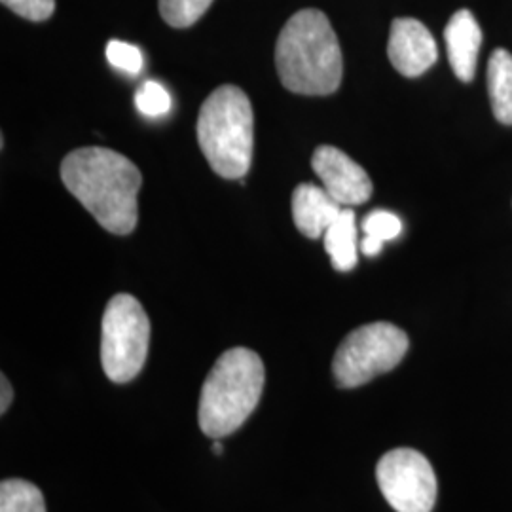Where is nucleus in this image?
I'll list each match as a JSON object with an SVG mask.
<instances>
[{"label": "nucleus", "mask_w": 512, "mask_h": 512, "mask_svg": "<svg viewBox=\"0 0 512 512\" xmlns=\"http://www.w3.org/2000/svg\"><path fill=\"white\" fill-rule=\"evenodd\" d=\"M61 179L107 232L126 236L135 230L143 177L126 156L110 148H78L65 156Z\"/></svg>", "instance_id": "obj_1"}, {"label": "nucleus", "mask_w": 512, "mask_h": 512, "mask_svg": "<svg viewBox=\"0 0 512 512\" xmlns=\"http://www.w3.org/2000/svg\"><path fill=\"white\" fill-rule=\"evenodd\" d=\"M135 105L141 114L158 118L167 114L173 103H171V95L162 84L148 80L139 88V92L135 93Z\"/></svg>", "instance_id": "obj_17"}, {"label": "nucleus", "mask_w": 512, "mask_h": 512, "mask_svg": "<svg viewBox=\"0 0 512 512\" xmlns=\"http://www.w3.org/2000/svg\"><path fill=\"white\" fill-rule=\"evenodd\" d=\"M150 342V321L141 302L131 294L110 298L103 315L101 363L114 384H126L143 370Z\"/></svg>", "instance_id": "obj_5"}, {"label": "nucleus", "mask_w": 512, "mask_h": 512, "mask_svg": "<svg viewBox=\"0 0 512 512\" xmlns=\"http://www.w3.org/2000/svg\"><path fill=\"white\" fill-rule=\"evenodd\" d=\"M275 65L281 84L289 92H336L344 76V57L329 18L313 8L296 12L277 38Z\"/></svg>", "instance_id": "obj_2"}, {"label": "nucleus", "mask_w": 512, "mask_h": 512, "mask_svg": "<svg viewBox=\"0 0 512 512\" xmlns=\"http://www.w3.org/2000/svg\"><path fill=\"white\" fill-rule=\"evenodd\" d=\"M213 0H160V14L171 27L194 25L209 10Z\"/></svg>", "instance_id": "obj_16"}, {"label": "nucleus", "mask_w": 512, "mask_h": 512, "mask_svg": "<svg viewBox=\"0 0 512 512\" xmlns=\"http://www.w3.org/2000/svg\"><path fill=\"white\" fill-rule=\"evenodd\" d=\"M2 4L29 21H46L55 12V0H2Z\"/></svg>", "instance_id": "obj_19"}, {"label": "nucleus", "mask_w": 512, "mask_h": 512, "mask_svg": "<svg viewBox=\"0 0 512 512\" xmlns=\"http://www.w3.org/2000/svg\"><path fill=\"white\" fill-rule=\"evenodd\" d=\"M387 55L393 67L408 78L427 73L439 59V46L431 31L412 18H399L391 25Z\"/></svg>", "instance_id": "obj_9"}, {"label": "nucleus", "mask_w": 512, "mask_h": 512, "mask_svg": "<svg viewBox=\"0 0 512 512\" xmlns=\"http://www.w3.org/2000/svg\"><path fill=\"white\" fill-rule=\"evenodd\" d=\"M0 512H46L44 495L27 480H4L0 484Z\"/></svg>", "instance_id": "obj_15"}, {"label": "nucleus", "mask_w": 512, "mask_h": 512, "mask_svg": "<svg viewBox=\"0 0 512 512\" xmlns=\"http://www.w3.org/2000/svg\"><path fill=\"white\" fill-rule=\"evenodd\" d=\"M266 372L262 359L247 348L228 349L205 378L200 399V427L211 439L228 437L255 412Z\"/></svg>", "instance_id": "obj_3"}, {"label": "nucleus", "mask_w": 512, "mask_h": 512, "mask_svg": "<svg viewBox=\"0 0 512 512\" xmlns=\"http://www.w3.org/2000/svg\"><path fill=\"white\" fill-rule=\"evenodd\" d=\"M323 243L330 256L334 270L351 272L359 262V239H357V220L351 209L340 213L323 234Z\"/></svg>", "instance_id": "obj_12"}, {"label": "nucleus", "mask_w": 512, "mask_h": 512, "mask_svg": "<svg viewBox=\"0 0 512 512\" xmlns=\"http://www.w3.org/2000/svg\"><path fill=\"white\" fill-rule=\"evenodd\" d=\"M444 40L454 73L461 82H471L475 78L476 61L482 46V29L473 12H456L444 29Z\"/></svg>", "instance_id": "obj_10"}, {"label": "nucleus", "mask_w": 512, "mask_h": 512, "mask_svg": "<svg viewBox=\"0 0 512 512\" xmlns=\"http://www.w3.org/2000/svg\"><path fill=\"white\" fill-rule=\"evenodd\" d=\"M342 211L344 205L336 202L325 188L315 184H300L294 188V224L306 238H323L327 228L340 217Z\"/></svg>", "instance_id": "obj_11"}, {"label": "nucleus", "mask_w": 512, "mask_h": 512, "mask_svg": "<svg viewBox=\"0 0 512 512\" xmlns=\"http://www.w3.org/2000/svg\"><path fill=\"white\" fill-rule=\"evenodd\" d=\"M213 452H215L217 456L222 454V442H220V439H215V442H213Z\"/></svg>", "instance_id": "obj_21"}, {"label": "nucleus", "mask_w": 512, "mask_h": 512, "mask_svg": "<svg viewBox=\"0 0 512 512\" xmlns=\"http://www.w3.org/2000/svg\"><path fill=\"white\" fill-rule=\"evenodd\" d=\"M107 59L114 69L129 76H137L143 71V65H145L143 52L137 46L122 40H110L107 44Z\"/></svg>", "instance_id": "obj_18"}, {"label": "nucleus", "mask_w": 512, "mask_h": 512, "mask_svg": "<svg viewBox=\"0 0 512 512\" xmlns=\"http://www.w3.org/2000/svg\"><path fill=\"white\" fill-rule=\"evenodd\" d=\"M488 92L495 118L512 126V54L503 48L488 61Z\"/></svg>", "instance_id": "obj_13"}, {"label": "nucleus", "mask_w": 512, "mask_h": 512, "mask_svg": "<svg viewBox=\"0 0 512 512\" xmlns=\"http://www.w3.org/2000/svg\"><path fill=\"white\" fill-rule=\"evenodd\" d=\"M311 167L323 188L340 205H361L372 196V181L365 169L340 148L323 145L313 152Z\"/></svg>", "instance_id": "obj_8"}, {"label": "nucleus", "mask_w": 512, "mask_h": 512, "mask_svg": "<svg viewBox=\"0 0 512 512\" xmlns=\"http://www.w3.org/2000/svg\"><path fill=\"white\" fill-rule=\"evenodd\" d=\"M363 232H365V239L361 241L363 255L378 256L382 253L384 243L401 236L403 222L395 213L378 209V211H372L370 215H366Z\"/></svg>", "instance_id": "obj_14"}, {"label": "nucleus", "mask_w": 512, "mask_h": 512, "mask_svg": "<svg viewBox=\"0 0 512 512\" xmlns=\"http://www.w3.org/2000/svg\"><path fill=\"white\" fill-rule=\"evenodd\" d=\"M378 486L397 512H431L437 501V476L420 452L397 448L376 467Z\"/></svg>", "instance_id": "obj_7"}, {"label": "nucleus", "mask_w": 512, "mask_h": 512, "mask_svg": "<svg viewBox=\"0 0 512 512\" xmlns=\"http://www.w3.org/2000/svg\"><path fill=\"white\" fill-rule=\"evenodd\" d=\"M0 385H2V401H0V412L6 414V410L10 408L12 404V397H14V391H12V385L8 382V378L2 374L0 378Z\"/></svg>", "instance_id": "obj_20"}, {"label": "nucleus", "mask_w": 512, "mask_h": 512, "mask_svg": "<svg viewBox=\"0 0 512 512\" xmlns=\"http://www.w3.org/2000/svg\"><path fill=\"white\" fill-rule=\"evenodd\" d=\"M253 107L236 86H220L200 110L198 141L211 169L224 179H243L253 162Z\"/></svg>", "instance_id": "obj_4"}, {"label": "nucleus", "mask_w": 512, "mask_h": 512, "mask_svg": "<svg viewBox=\"0 0 512 512\" xmlns=\"http://www.w3.org/2000/svg\"><path fill=\"white\" fill-rule=\"evenodd\" d=\"M408 351V336L391 323H370L349 332L332 361L336 384L359 387L393 370Z\"/></svg>", "instance_id": "obj_6"}]
</instances>
